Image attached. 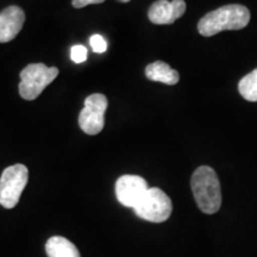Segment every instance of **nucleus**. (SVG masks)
Masks as SVG:
<instances>
[{
  "label": "nucleus",
  "instance_id": "5",
  "mask_svg": "<svg viewBox=\"0 0 257 257\" xmlns=\"http://www.w3.org/2000/svg\"><path fill=\"white\" fill-rule=\"evenodd\" d=\"M29 170L24 165L8 167L0 178V205L11 210L18 204L28 184Z\"/></svg>",
  "mask_w": 257,
  "mask_h": 257
},
{
  "label": "nucleus",
  "instance_id": "14",
  "mask_svg": "<svg viewBox=\"0 0 257 257\" xmlns=\"http://www.w3.org/2000/svg\"><path fill=\"white\" fill-rule=\"evenodd\" d=\"M70 59L75 63H82L87 60V49L83 46H74L70 50Z\"/></svg>",
  "mask_w": 257,
  "mask_h": 257
},
{
  "label": "nucleus",
  "instance_id": "13",
  "mask_svg": "<svg viewBox=\"0 0 257 257\" xmlns=\"http://www.w3.org/2000/svg\"><path fill=\"white\" fill-rule=\"evenodd\" d=\"M89 42H91V47L94 53L102 54L107 50V43L101 35H93Z\"/></svg>",
  "mask_w": 257,
  "mask_h": 257
},
{
  "label": "nucleus",
  "instance_id": "7",
  "mask_svg": "<svg viewBox=\"0 0 257 257\" xmlns=\"http://www.w3.org/2000/svg\"><path fill=\"white\" fill-rule=\"evenodd\" d=\"M148 189L149 187L146 180L138 175H123L115 182V195L125 207L134 208Z\"/></svg>",
  "mask_w": 257,
  "mask_h": 257
},
{
  "label": "nucleus",
  "instance_id": "16",
  "mask_svg": "<svg viewBox=\"0 0 257 257\" xmlns=\"http://www.w3.org/2000/svg\"><path fill=\"white\" fill-rule=\"evenodd\" d=\"M118 2H120V3H128V2H130V0H118Z\"/></svg>",
  "mask_w": 257,
  "mask_h": 257
},
{
  "label": "nucleus",
  "instance_id": "10",
  "mask_svg": "<svg viewBox=\"0 0 257 257\" xmlns=\"http://www.w3.org/2000/svg\"><path fill=\"white\" fill-rule=\"evenodd\" d=\"M146 75L152 81L162 82L166 85H176L180 80L178 70L170 68L168 63L162 62V61H156L147 66Z\"/></svg>",
  "mask_w": 257,
  "mask_h": 257
},
{
  "label": "nucleus",
  "instance_id": "8",
  "mask_svg": "<svg viewBox=\"0 0 257 257\" xmlns=\"http://www.w3.org/2000/svg\"><path fill=\"white\" fill-rule=\"evenodd\" d=\"M186 12L185 0H157L150 6L148 17L150 22L157 25L173 24L181 18Z\"/></svg>",
  "mask_w": 257,
  "mask_h": 257
},
{
  "label": "nucleus",
  "instance_id": "12",
  "mask_svg": "<svg viewBox=\"0 0 257 257\" xmlns=\"http://www.w3.org/2000/svg\"><path fill=\"white\" fill-rule=\"evenodd\" d=\"M238 91L245 100L257 101V68L240 80Z\"/></svg>",
  "mask_w": 257,
  "mask_h": 257
},
{
  "label": "nucleus",
  "instance_id": "11",
  "mask_svg": "<svg viewBox=\"0 0 257 257\" xmlns=\"http://www.w3.org/2000/svg\"><path fill=\"white\" fill-rule=\"evenodd\" d=\"M48 257H80L78 248L64 237L54 236L46 244Z\"/></svg>",
  "mask_w": 257,
  "mask_h": 257
},
{
  "label": "nucleus",
  "instance_id": "3",
  "mask_svg": "<svg viewBox=\"0 0 257 257\" xmlns=\"http://www.w3.org/2000/svg\"><path fill=\"white\" fill-rule=\"evenodd\" d=\"M59 75L56 67H47L43 63H31L22 70L19 94L25 100H35L48 85Z\"/></svg>",
  "mask_w": 257,
  "mask_h": 257
},
{
  "label": "nucleus",
  "instance_id": "9",
  "mask_svg": "<svg viewBox=\"0 0 257 257\" xmlns=\"http://www.w3.org/2000/svg\"><path fill=\"white\" fill-rule=\"evenodd\" d=\"M25 22V14L19 6L12 5L0 12V43L15 40Z\"/></svg>",
  "mask_w": 257,
  "mask_h": 257
},
{
  "label": "nucleus",
  "instance_id": "4",
  "mask_svg": "<svg viewBox=\"0 0 257 257\" xmlns=\"http://www.w3.org/2000/svg\"><path fill=\"white\" fill-rule=\"evenodd\" d=\"M134 211L144 220L152 223H163L172 214L173 204L162 189L153 187L148 189L144 197L134 207Z\"/></svg>",
  "mask_w": 257,
  "mask_h": 257
},
{
  "label": "nucleus",
  "instance_id": "1",
  "mask_svg": "<svg viewBox=\"0 0 257 257\" xmlns=\"http://www.w3.org/2000/svg\"><path fill=\"white\" fill-rule=\"evenodd\" d=\"M250 22V11L239 4L225 5L208 12L198 24L199 34L211 37L225 30H240Z\"/></svg>",
  "mask_w": 257,
  "mask_h": 257
},
{
  "label": "nucleus",
  "instance_id": "15",
  "mask_svg": "<svg viewBox=\"0 0 257 257\" xmlns=\"http://www.w3.org/2000/svg\"><path fill=\"white\" fill-rule=\"evenodd\" d=\"M105 0H72V4L74 8L76 9H82L85 6L91 5V4H101Z\"/></svg>",
  "mask_w": 257,
  "mask_h": 257
},
{
  "label": "nucleus",
  "instance_id": "6",
  "mask_svg": "<svg viewBox=\"0 0 257 257\" xmlns=\"http://www.w3.org/2000/svg\"><path fill=\"white\" fill-rule=\"evenodd\" d=\"M107 98L101 93H94L85 100V107L79 114V125L87 135H98L104 128V114L107 110Z\"/></svg>",
  "mask_w": 257,
  "mask_h": 257
},
{
  "label": "nucleus",
  "instance_id": "2",
  "mask_svg": "<svg viewBox=\"0 0 257 257\" xmlns=\"http://www.w3.org/2000/svg\"><path fill=\"white\" fill-rule=\"evenodd\" d=\"M193 195L198 207L206 214H213L221 206L219 179L211 167L201 166L193 173L191 180Z\"/></svg>",
  "mask_w": 257,
  "mask_h": 257
}]
</instances>
